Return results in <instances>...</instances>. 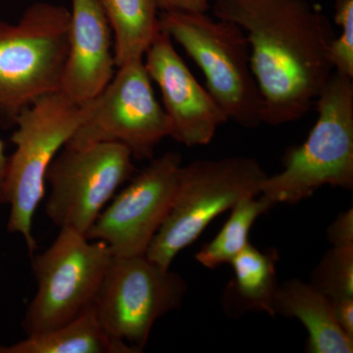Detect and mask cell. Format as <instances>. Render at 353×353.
Segmentation results:
<instances>
[{
  "label": "cell",
  "mask_w": 353,
  "mask_h": 353,
  "mask_svg": "<svg viewBox=\"0 0 353 353\" xmlns=\"http://www.w3.org/2000/svg\"><path fill=\"white\" fill-rule=\"evenodd\" d=\"M213 14L245 32L250 63L273 126L303 117L334 73L331 23L313 0H216Z\"/></svg>",
  "instance_id": "cell-1"
},
{
  "label": "cell",
  "mask_w": 353,
  "mask_h": 353,
  "mask_svg": "<svg viewBox=\"0 0 353 353\" xmlns=\"http://www.w3.org/2000/svg\"><path fill=\"white\" fill-rule=\"evenodd\" d=\"M317 119L301 145L285 153L280 173L267 176L260 196L294 204L324 185L353 187V82L334 72L315 101Z\"/></svg>",
  "instance_id": "cell-2"
},
{
  "label": "cell",
  "mask_w": 353,
  "mask_h": 353,
  "mask_svg": "<svg viewBox=\"0 0 353 353\" xmlns=\"http://www.w3.org/2000/svg\"><path fill=\"white\" fill-rule=\"evenodd\" d=\"M71 12L50 2L28 7L16 24L0 19V127L15 126L39 97L59 92Z\"/></svg>",
  "instance_id": "cell-3"
},
{
  "label": "cell",
  "mask_w": 353,
  "mask_h": 353,
  "mask_svg": "<svg viewBox=\"0 0 353 353\" xmlns=\"http://www.w3.org/2000/svg\"><path fill=\"white\" fill-rule=\"evenodd\" d=\"M90 110V101L78 105L60 92L43 95L18 116L8 157L6 204L10 206L7 230L20 234L30 255L38 245L32 234L37 209L46 194V172L68 143Z\"/></svg>",
  "instance_id": "cell-4"
},
{
  "label": "cell",
  "mask_w": 353,
  "mask_h": 353,
  "mask_svg": "<svg viewBox=\"0 0 353 353\" xmlns=\"http://www.w3.org/2000/svg\"><path fill=\"white\" fill-rule=\"evenodd\" d=\"M159 24L201 68L206 90L229 120L246 129L264 123L263 99L241 27L206 12H161Z\"/></svg>",
  "instance_id": "cell-5"
},
{
  "label": "cell",
  "mask_w": 353,
  "mask_h": 353,
  "mask_svg": "<svg viewBox=\"0 0 353 353\" xmlns=\"http://www.w3.org/2000/svg\"><path fill=\"white\" fill-rule=\"evenodd\" d=\"M267 173L255 158L199 159L181 167L175 199L145 255L170 268L216 217L241 199L260 194Z\"/></svg>",
  "instance_id": "cell-6"
},
{
  "label": "cell",
  "mask_w": 353,
  "mask_h": 353,
  "mask_svg": "<svg viewBox=\"0 0 353 353\" xmlns=\"http://www.w3.org/2000/svg\"><path fill=\"white\" fill-rule=\"evenodd\" d=\"M112 259L103 241L60 229L50 246L32 255L37 292L23 318L25 333L57 328L92 306Z\"/></svg>",
  "instance_id": "cell-7"
},
{
  "label": "cell",
  "mask_w": 353,
  "mask_h": 353,
  "mask_svg": "<svg viewBox=\"0 0 353 353\" xmlns=\"http://www.w3.org/2000/svg\"><path fill=\"white\" fill-rule=\"evenodd\" d=\"M170 136V123L157 101L143 59L118 67L106 88L90 101L88 117L65 146L101 143L124 145L134 160L152 159L155 148Z\"/></svg>",
  "instance_id": "cell-8"
},
{
  "label": "cell",
  "mask_w": 353,
  "mask_h": 353,
  "mask_svg": "<svg viewBox=\"0 0 353 353\" xmlns=\"http://www.w3.org/2000/svg\"><path fill=\"white\" fill-rule=\"evenodd\" d=\"M183 277L145 254L113 257L92 307L104 330L143 352L155 322L180 307Z\"/></svg>",
  "instance_id": "cell-9"
},
{
  "label": "cell",
  "mask_w": 353,
  "mask_h": 353,
  "mask_svg": "<svg viewBox=\"0 0 353 353\" xmlns=\"http://www.w3.org/2000/svg\"><path fill=\"white\" fill-rule=\"evenodd\" d=\"M134 173V158L124 145L101 143L64 146L46 172L50 188L46 202L48 219L59 229L87 236L109 201Z\"/></svg>",
  "instance_id": "cell-10"
},
{
  "label": "cell",
  "mask_w": 353,
  "mask_h": 353,
  "mask_svg": "<svg viewBox=\"0 0 353 353\" xmlns=\"http://www.w3.org/2000/svg\"><path fill=\"white\" fill-rule=\"evenodd\" d=\"M181 167L176 152L152 159L103 209L88 230V240L105 243L113 257L145 254L170 211Z\"/></svg>",
  "instance_id": "cell-11"
},
{
  "label": "cell",
  "mask_w": 353,
  "mask_h": 353,
  "mask_svg": "<svg viewBox=\"0 0 353 353\" xmlns=\"http://www.w3.org/2000/svg\"><path fill=\"white\" fill-rule=\"evenodd\" d=\"M143 62L161 92L162 106L170 123L169 137L188 148L208 145L229 118L210 92L197 82L166 32L160 29Z\"/></svg>",
  "instance_id": "cell-12"
},
{
  "label": "cell",
  "mask_w": 353,
  "mask_h": 353,
  "mask_svg": "<svg viewBox=\"0 0 353 353\" xmlns=\"http://www.w3.org/2000/svg\"><path fill=\"white\" fill-rule=\"evenodd\" d=\"M69 48L59 92L85 105L110 83L116 67L112 30L99 0H72Z\"/></svg>",
  "instance_id": "cell-13"
},
{
  "label": "cell",
  "mask_w": 353,
  "mask_h": 353,
  "mask_svg": "<svg viewBox=\"0 0 353 353\" xmlns=\"http://www.w3.org/2000/svg\"><path fill=\"white\" fill-rule=\"evenodd\" d=\"M274 308L275 314L303 323L309 352H353V339L339 326L331 301L311 283L294 279L279 285Z\"/></svg>",
  "instance_id": "cell-14"
},
{
  "label": "cell",
  "mask_w": 353,
  "mask_h": 353,
  "mask_svg": "<svg viewBox=\"0 0 353 353\" xmlns=\"http://www.w3.org/2000/svg\"><path fill=\"white\" fill-rule=\"evenodd\" d=\"M278 253L261 252L248 243L233 260L234 277L225 290V309L230 315L239 316L248 311H261L275 316Z\"/></svg>",
  "instance_id": "cell-15"
},
{
  "label": "cell",
  "mask_w": 353,
  "mask_h": 353,
  "mask_svg": "<svg viewBox=\"0 0 353 353\" xmlns=\"http://www.w3.org/2000/svg\"><path fill=\"white\" fill-rule=\"evenodd\" d=\"M138 348L113 338L99 322L94 307L50 331L27 334L24 340L0 345V353H139Z\"/></svg>",
  "instance_id": "cell-16"
},
{
  "label": "cell",
  "mask_w": 353,
  "mask_h": 353,
  "mask_svg": "<svg viewBox=\"0 0 353 353\" xmlns=\"http://www.w3.org/2000/svg\"><path fill=\"white\" fill-rule=\"evenodd\" d=\"M114 36L116 67L143 59L160 31L157 0H99Z\"/></svg>",
  "instance_id": "cell-17"
},
{
  "label": "cell",
  "mask_w": 353,
  "mask_h": 353,
  "mask_svg": "<svg viewBox=\"0 0 353 353\" xmlns=\"http://www.w3.org/2000/svg\"><path fill=\"white\" fill-rule=\"evenodd\" d=\"M271 208L273 206L262 196L241 199L231 209V216L217 236L196 253L199 263L209 269L231 263L250 243V232L255 221Z\"/></svg>",
  "instance_id": "cell-18"
},
{
  "label": "cell",
  "mask_w": 353,
  "mask_h": 353,
  "mask_svg": "<svg viewBox=\"0 0 353 353\" xmlns=\"http://www.w3.org/2000/svg\"><path fill=\"white\" fill-rule=\"evenodd\" d=\"M311 284L332 303L353 299V246H333L318 264Z\"/></svg>",
  "instance_id": "cell-19"
},
{
  "label": "cell",
  "mask_w": 353,
  "mask_h": 353,
  "mask_svg": "<svg viewBox=\"0 0 353 353\" xmlns=\"http://www.w3.org/2000/svg\"><path fill=\"white\" fill-rule=\"evenodd\" d=\"M334 21L341 28L330 46L334 72L353 79V0H336Z\"/></svg>",
  "instance_id": "cell-20"
},
{
  "label": "cell",
  "mask_w": 353,
  "mask_h": 353,
  "mask_svg": "<svg viewBox=\"0 0 353 353\" xmlns=\"http://www.w3.org/2000/svg\"><path fill=\"white\" fill-rule=\"evenodd\" d=\"M328 240L333 246H353V209L341 213L328 230Z\"/></svg>",
  "instance_id": "cell-21"
},
{
  "label": "cell",
  "mask_w": 353,
  "mask_h": 353,
  "mask_svg": "<svg viewBox=\"0 0 353 353\" xmlns=\"http://www.w3.org/2000/svg\"><path fill=\"white\" fill-rule=\"evenodd\" d=\"M161 12L205 13L209 0H157Z\"/></svg>",
  "instance_id": "cell-22"
},
{
  "label": "cell",
  "mask_w": 353,
  "mask_h": 353,
  "mask_svg": "<svg viewBox=\"0 0 353 353\" xmlns=\"http://www.w3.org/2000/svg\"><path fill=\"white\" fill-rule=\"evenodd\" d=\"M332 304L339 326L348 336L353 339V299L334 301Z\"/></svg>",
  "instance_id": "cell-23"
},
{
  "label": "cell",
  "mask_w": 353,
  "mask_h": 353,
  "mask_svg": "<svg viewBox=\"0 0 353 353\" xmlns=\"http://www.w3.org/2000/svg\"><path fill=\"white\" fill-rule=\"evenodd\" d=\"M8 157L6 154V146L0 139V208L6 204V183Z\"/></svg>",
  "instance_id": "cell-24"
}]
</instances>
